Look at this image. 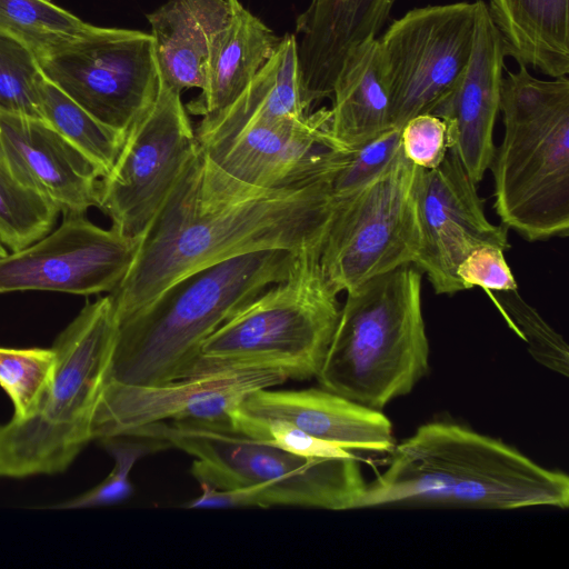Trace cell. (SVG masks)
Wrapping results in <instances>:
<instances>
[{"mask_svg":"<svg viewBox=\"0 0 569 569\" xmlns=\"http://www.w3.org/2000/svg\"><path fill=\"white\" fill-rule=\"evenodd\" d=\"M491 298L509 326L527 343L531 357L565 377L569 372V348L559 335L517 290L495 291Z\"/></svg>","mask_w":569,"mask_h":569,"instance_id":"1f68e13d","label":"cell"},{"mask_svg":"<svg viewBox=\"0 0 569 569\" xmlns=\"http://www.w3.org/2000/svg\"><path fill=\"white\" fill-rule=\"evenodd\" d=\"M310 113L301 97L297 36L287 33L247 88L219 113L202 118L199 144L210 148L254 121L300 119Z\"/></svg>","mask_w":569,"mask_h":569,"instance_id":"603a6c76","label":"cell"},{"mask_svg":"<svg viewBox=\"0 0 569 569\" xmlns=\"http://www.w3.org/2000/svg\"><path fill=\"white\" fill-rule=\"evenodd\" d=\"M92 26L49 0H0V31L27 44L38 59Z\"/></svg>","mask_w":569,"mask_h":569,"instance_id":"4316f807","label":"cell"},{"mask_svg":"<svg viewBox=\"0 0 569 569\" xmlns=\"http://www.w3.org/2000/svg\"><path fill=\"white\" fill-rule=\"evenodd\" d=\"M401 149L400 129L389 128L359 148L346 153L331 179L335 197L350 192L379 173Z\"/></svg>","mask_w":569,"mask_h":569,"instance_id":"d6a6232c","label":"cell"},{"mask_svg":"<svg viewBox=\"0 0 569 569\" xmlns=\"http://www.w3.org/2000/svg\"><path fill=\"white\" fill-rule=\"evenodd\" d=\"M421 170L400 149L375 177L335 197L320 264L337 293L403 264H413L421 243Z\"/></svg>","mask_w":569,"mask_h":569,"instance_id":"9c48e42d","label":"cell"},{"mask_svg":"<svg viewBox=\"0 0 569 569\" xmlns=\"http://www.w3.org/2000/svg\"><path fill=\"white\" fill-rule=\"evenodd\" d=\"M503 251L496 246H481L470 252L457 269L463 290L475 287H481L487 291L517 290V281Z\"/></svg>","mask_w":569,"mask_h":569,"instance_id":"e575fe53","label":"cell"},{"mask_svg":"<svg viewBox=\"0 0 569 569\" xmlns=\"http://www.w3.org/2000/svg\"><path fill=\"white\" fill-rule=\"evenodd\" d=\"M230 413L256 420H281L348 451L390 452L392 423L372 409L323 388L259 389Z\"/></svg>","mask_w":569,"mask_h":569,"instance_id":"d6986e66","label":"cell"},{"mask_svg":"<svg viewBox=\"0 0 569 569\" xmlns=\"http://www.w3.org/2000/svg\"><path fill=\"white\" fill-rule=\"evenodd\" d=\"M322 240L300 250L289 276L241 308L203 342L188 377L271 369L288 379L316 378L339 313L338 295L320 264Z\"/></svg>","mask_w":569,"mask_h":569,"instance_id":"8992f818","label":"cell"},{"mask_svg":"<svg viewBox=\"0 0 569 569\" xmlns=\"http://www.w3.org/2000/svg\"><path fill=\"white\" fill-rule=\"evenodd\" d=\"M569 478L499 439L432 421L395 445L385 471L367 483L357 509L450 507L566 509Z\"/></svg>","mask_w":569,"mask_h":569,"instance_id":"7a4b0ae2","label":"cell"},{"mask_svg":"<svg viewBox=\"0 0 569 569\" xmlns=\"http://www.w3.org/2000/svg\"><path fill=\"white\" fill-rule=\"evenodd\" d=\"M41 118L83 153L104 177L126 133L98 121L44 76L39 86Z\"/></svg>","mask_w":569,"mask_h":569,"instance_id":"484cf974","label":"cell"},{"mask_svg":"<svg viewBox=\"0 0 569 569\" xmlns=\"http://www.w3.org/2000/svg\"><path fill=\"white\" fill-rule=\"evenodd\" d=\"M117 332L110 296L88 302L57 337L53 375L36 411L0 425V477L66 471L93 440Z\"/></svg>","mask_w":569,"mask_h":569,"instance_id":"52a82bcc","label":"cell"},{"mask_svg":"<svg viewBox=\"0 0 569 569\" xmlns=\"http://www.w3.org/2000/svg\"><path fill=\"white\" fill-rule=\"evenodd\" d=\"M396 0H310L297 18L300 88L308 111L332 94L348 52L376 38Z\"/></svg>","mask_w":569,"mask_h":569,"instance_id":"ffe728a7","label":"cell"},{"mask_svg":"<svg viewBox=\"0 0 569 569\" xmlns=\"http://www.w3.org/2000/svg\"><path fill=\"white\" fill-rule=\"evenodd\" d=\"M127 435L157 438L192 456L190 473L200 485L246 488L249 507L357 509L367 485L352 453L300 457L233 431L230 425L161 421Z\"/></svg>","mask_w":569,"mask_h":569,"instance_id":"ba28073f","label":"cell"},{"mask_svg":"<svg viewBox=\"0 0 569 569\" xmlns=\"http://www.w3.org/2000/svg\"><path fill=\"white\" fill-rule=\"evenodd\" d=\"M42 78L36 53L0 31V111L42 119L39 94Z\"/></svg>","mask_w":569,"mask_h":569,"instance_id":"4dcf8cb0","label":"cell"},{"mask_svg":"<svg viewBox=\"0 0 569 569\" xmlns=\"http://www.w3.org/2000/svg\"><path fill=\"white\" fill-rule=\"evenodd\" d=\"M141 239L126 237L112 227L102 229L84 214H66L50 234L0 258V293H110L130 269Z\"/></svg>","mask_w":569,"mask_h":569,"instance_id":"5bb4252c","label":"cell"},{"mask_svg":"<svg viewBox=\"0 0 569 569\" xmlns=\"http://www.w3.org/2000/svg\"><path fill=\"white\" fill-rule=\"evenodd\" d=\"M286 380L277 370L246 369L150 386L108 381L94 412L92 436L100 440L127 435L161 421L229 425L230 412L251 392Z\"/></svg>","mask_w":569,"mask_h":569,"instance_id":"9a60e30c","label":"cell"},{"mask_svg":"<svg viewBox=\"0 0 569 569\" xmlns=\"http://www.w3.org/2000/svg\"><path fill=\"white\" fill-rule=\"evenodd\" d=\"M502 77L503 136L490 164L493 208L528 241L569 233V79L542 80L528 67Z\"/></svg>","mask_w":569,"mask_h":569,"instance_id":"277c9868","label":"cell"},{"mask_svg":"<svg viewBox=\"0 0 569 569\" xmlns=\"http://www.w3.org/2000/svg\"><path fill=\"white\" fill-rule=\"evenodd\" d=\"M298 252L242 254L168 286L117 321L107 382L150 386L188 377L207 338L263 290L284 280Z\"/></svg>","mask_w":569,"mask_h":569,"instance_id":"3957f363","label":"cell"},{"mask_svg":"<svg viewBox=\"0 0 569 569\" xmlns=\"http://www.w3.org/2000/svg\"><path fill=\"white\" fill-rule=\"evenodd\" d=\"M507 56L551 78L569 72V0H489Z\"/></svg>","mask_w":569,"mask_h":569,"instance_id":"d4e9b609","label":"cell"},{"mask_svg":"<svg viewBox=\"0 0 569 569\" xmlns=\"http://www.w3.org/2000/svg\"><path fill=\"white\" fill-rule=\"evenodd\" d=\"M201 172L199 144L143 234L127 274L109 293L116 321L206 267L251 252H297L325 238L335 206L331 178L239 197L210 190Z\"/></svg>","mask_w":569,"mask_h":569,"instance_id":"6da1fadb","label":"cell"},{"mask_svg":"<svg viewBox=\"0 0 569 569\" xmlns=\"http://www.w3.org/2000/svg\"><path fill=\"white\" fill-rule=\"evenodd\" d=\"M38 60L48 80L98 121L123 133L159 92L153 39L139 30L92 26Z\"/></svg>","mask_w":569,"mask_h":569,"instance_id":"8fae6325","label":"cell"},{"mask_svg":"<svg viewBox=\"0 0 569 569\" xmlns=\"http://www.w3.org/2000/svg\"><path fill=\"white\" fill-rule=\"evenodd\" d=\"M198 149L181 92L160 80L154 103L127 131L116 161L100 179L98 208L112 228L126 237H143Z\"/></svg>","mask_w":569,"mask_h":569,"instance_id":"7c38bea8","label":"cell"},{"mask_svg":"<svg viewBox=\"0 0 569 569\" xmlns=\"http://www.w3.org/2000/svg\"><path fill=\"white\" fill-rule=\"evenodd\" d=\"M329 108L300 119L254 121L202 148V181L227 196H251L332 179L346 153L329 136Z\"/></svg>","mask_w":569,"mask_h":569,"instance_id":"30bf717a","label":"cell"},{"mask_svg":"<svg viewBox=\"0 0 569 569\" xmlns=\"http://www.w3.org/2000/svg\"><path fill=\"white\" fill-rule=\"evenodd\" d=\"M59 212L54 203L18 183L0 163V258L48 234Z\"/></svg>","mask_w":569,"mask_h":569,"instance_id":"83f0119b","label":"cell"},{"mask_svg":"<svg viewBox=\"0 0 569 569\" xmlns=\"http://www.w3.org/2000/svg\"><path fill=\"white\" fill-rule=\"evenodd\" d=\"M0 163L63 216L99 206L100 170L43 119L0 111Z\"/></svg>","mask_w":569,"mask_h":569,"instance_id":"ac0fdd59","label":"cell"},{"mask_svg":"<svg viewBox=\"0 0 569 569\" xmlns=\"http://www.w3.org/2000/svg\"><path fill=\"white\" fill-rule=\"evenodd\" d=\"M231 17L217 37L207 62L204 86L187 106L209 118L227 108L273 56L281 38L239 0H229Z\"/></svg>","mask_w":569,"mask_h":569,"instance_id":"7402d4cb","label":"cell"},{"mask_svg":"<svg viewBox=\"0 0 569 569\" xmlns=\"http://www.w3.org/2000/svg\"><path fill=\"white\" fill-rule=\"evenodd\" d=\"M477 1L416 8L378 39L390 127L430 113L453 88L471 56Z\"/></svg>","mask_w":569,"mask_h":569,"instance_id":"4fadbf2b","label":"cell"},{"mask_svg":"<svg viewBox=\"0 0 569 569\" xmlns=\"http://www.w3.org/2000/svg\"><path fill=\"white\" fill-rule=\"evenodd\" d=\"M503 39L483 0H477L475 38L468 64L453 88L430 112L447 127L453 150L475 184L490 168L496 146L493 129L500 107Z\"/></svg>","mask_w":569,"mask_h":569,"instance_id":"e0dca14e","label":"cell"},{"mask_svg":"<svg viewBox=\"0 0 569 569\" xmlns=\"http://www.w3.org/2000/svg\"><path fill=\"white\" fill-rule=\"evenodd\" d=\"M331 96L329 136L338 150L352 151L391 128L377 38L365 40L348 52Z\"/></svg>","mask_w":569,"mask_h":569,"instance_id":"cb8c5ba5","label":"cell"},{"mask_svg":"<svg viewBox=\"0 0 569 569\" xmlns=\"http://www.w3.org/2000/svg\"><path fill=\"white\" fill-rule=\"evenodd\" d=\"M418 206L421 243L413 264L437 295L463 291L457 269L475 249L509 248L508 229L487 219L477 184L451 149L438 167L421 170Z\"/></svg>","mask_w":569,"mask_h":569,"instance_id":"2e32d148","label":"cell"},{"mask_svg":"<svg viewBox=\"0 0 569 569\" xmlns=\"http://www.w3.org/2000/svg\"><path fill=\"white\" fill-rule=\"evenodd\" d=\"M56 366L53 348L0 347V387L12 401L14 419H24L38 408Z\"/></svg>","mask_w":569,"mask_h":569,"instance_id":"f1b7e54d","label":"cell"},{"mask_svg":"<svg viewBox=\"0 0 569 569\" xmlns=\"http://www.w3.org/2000/svg\"><path fill=\"white\" fill-rule=\"evenodd\" d=\"M100 442L114 460L111 472L91 490L60 503L57 508H92L114 505L128 499L133 490L130 472L136 462L147 455L170 449L163 440L137 435L108 437L100 439Z\"/></svg>","mask_w":569,"mask_h":569,"instance_id":"f546056e","label":"cell"},{"mask_svg":"<svg viewBox=\"0 0 569 569\" xmlns=\"http://www.w3.org/2000/svg\"><path fill=\"white\" fill-rule=\"evenodd\" d=\"M400 142L403 156L425 170L438 167L449 150L446 123L431 113L408 120L400 130Z\"/></svg>","mask_w":569,"mask_h":569,"instance_id":"836d02e7","label":"cell"},{"mask_svg":"<svg viewBox=\"0 0 569 569\" xmlns=\"http://www.w3.org/2000/svg\"><path fill=\"white\" fill-rule=\"evenodd\" d=\"M421 279L408 263L346 292L321 388L377 410L411 392L429 369Z\"/></svg>","mask_w":569,"mask_h":569,"instance_id":"5b68a950","label":"cell"},{"mask_svg":"<svg viewBox=\"0 0 569 569\" xmlns=\"http://www.w3.org/2000/svg\"><path fill=\"white\" fill-rule=\"evenodd\" d=\"M231 17L229 0H168L147 19L160 80L170 89H202L211 48Z\"/></svg>","mask_w":569,"mask_h":569,"instance_id":"44dd1931","label":"cell"}]
</instances>
